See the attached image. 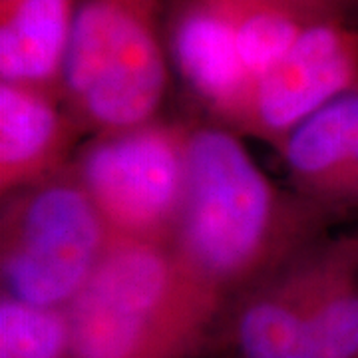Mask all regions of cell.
Returning a JSON list of instances; mask_svg holds the SVG:
<instances>
[{
  "label": "cell",
  "mask_w": 358,
  "mask_h": 358,
  "mask_svg": "<svg viewBox=\"0 0 358 358\" xmlns=\"http://www.w3.org/2000/svg\"><path fill=\"white\" fill-rule=\"evenodd\" d=\"M310 213L313 203L282 195L233 131H187V183L173 249L223 308L303 253Z\"/></svg>",
  "instance_id": "cell-1"
},
{
  "label": "cell",
  "mask_w": 358,
  "mask_h": 358,
  "mask_svg": "<svg viewBox=\"0 0 358 358\" xmlns=\"http://www.w3.org/2000/svg\"><path fill=\"white\" fill-rule=\"evenodd\" d=\"M221 313L173 243L110 241L66 307L72 358H187L211 336Z\"/></svg>",
  "instance_id": "cell-2"
},
{
  "label": "cell",
  "mask_w": 358,
  "mask_h": 358,
  "mask_svg": "<svg viewBox=\"0 0 358 358\" xmlns=\"http://www.w3.org/2000/svg\"><path fill=\"white\" fill-rule=\"evenodd\" d=\"M169 0H76L64 102L84 129L114 134L154 122L169 82Z\"/></svg>",
  "instance_id": "cell-3"
},
{
  "label": "cell",
  "mask_w": 358,
  "mask_h": 358,
  "mask_svg": "<svg viewBox=\"0 0 358 358\" xmlns=\"http://www.w3.org/2000/svg\"><path fill=\"white\" fill-rule=\"evenodd\" d=\"M110 245L100 213L74 173L8 195L2 213V294L40 308H66Z\"/></svg>",
  "instance_id": "cell-4"
},
{
  "label": "cell",
  "mask_w": 358,
  "mask_h": 358,
  "mask_svg": "<svg viewBox=\"0 0 358 358\" xmlns=\"http://www.w3.org/2000/svg\"><path fill=\"white\" fill-rule=\"evenodd\" d=\"M336 255L299 253L227 317L235 358H358V289Z\"/></svg>",
  "instance_id": "cell-5"
},
{
  "label": "cell",
  "mask_w": 358,
  "mask_h": 358,
  "mask_svg": "<svg viewBox=\"0 0 358 358\" xmlns=\"http://www.w3.org/2000/svg\"><path fill=\"white\" fill-rule=\"evenodd\" d=\"M187 131L150 122L100 134L74 157V173L110 241L173 243L187 183Z\"/></svg>",
  "instance_id": "cell-6"
},
{
  "label": "cell",
  "mask_w": 358,
  "mask_h": 358,
  "mask_svg": "<svg viewBox=\"0 0 358 358\" xmlns=\"http://www.w3.org/2000/svg\"><path fill=\"white\" fill-rule=\"evenodd\" d=\"M358 90V34L329 18L313 24L253 86L241 128L282 145L305 120Z\"/></svg>",
  "instance_id": "cell-7"
},
{
  "label": "cell",
  "mask_w": 358,
  "mask_h": 358,
  "mask_svg": "<svg viewBox=\"0 0 358 358\" xmlns=\"http://www.w3.org/2000/svg\"><path fill=\"white\" fill-rule=\"evenodd\" d=\"M166 42L169 60L195 98L223 124L241 128L253 80L217 0H173Z\"/></svg>",
  "instance_id": "cell-8"
},
{
  "label": "cell",
  "mask_w": 358,
  "mask_h": 358,
  "mask_svg": "<svg viewBox=\"0 0 358 358\" xmlns=\"http://www.w3.org/2000/svg\"><path fill=\"white\" fill-rule=\"evenodd\" d=\"M84 128L64 98L0 82V187L4 195L56 178Z\"/></svg>",
  "instance_id": "cell-9"
},
{
  "label": "cell",
  "mask_w": 358,
  "mask_h": 358,
  "mask_svg": "<svg viewBox=\"0 0 358 358\" xmlns=\"http://www.w3.org/2000/svg\"><path fill=\"white\" fill-rule=\"evenodd\" d=\"M285 164L308 201L358 197V90L305 120L281 145Z\"/></svg>",
  "instance_id": "cell-10"
},
{
  "label": "cell",
  "mask_w": 358,
  "mask_h": 358,
  "mask_svg": "<svg viewBox=\"0 0 358 358\" xmlns=\"http://www.w3.org/2000/svg\"><path fill=\"white\" fill-rule=\"evenodd\" d=\"M76 0H0V80L64 98Z\"/></svg>",
  "instance_id": "cell-11"
},
{
  "label": "cell",
  "mask_w": 358,
  "mask_h": 358,
  "mask_svg": "<svg viewBox=\"0 0 358 358\" xmlns=\"http://www.w3.org/2000/svg\"><path fill=\"white\" fill-rule=\"evenodd\" d=\"M229 18L237 50L253 86L277 66L308 28L327 16L277 0H217Z\"/></svg>",
  "instance_id": "cell-12"
},
{
  "label": "cell",
  "mask_w": 358,
  "mask_h": 358,
  "mask_svg": "<svg viewBox=\"0 0 358 358\" xmlns=\"http://www.w3.org/2000/svg\"><path fill=\"white\" fill-rule=\"evenodd\" d=\"M0 358H72L66 308H40L0 299Z\"/></svg>",
  "instance_id": "cell-13"
},
{
  "label": "cell",
  "mask_w": 358,
  "mask_h": 358,
  "mask_svg": "<svg viewBox=\"0 0 358 358\" xmlns=\"http://www.w3.org/2000/svg\"><path fill=\"white\" fill-rule=\"evenodd\" d=\"M277 2L293 4L303 10L327 16V18H343V10L355 0H277Z\"/></svg>",
  "instance_id": "cell-14"
}]
</instances>
